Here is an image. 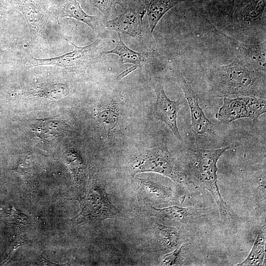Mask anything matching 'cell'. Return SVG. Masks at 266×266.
<instances>
[{
  "label": "cell",
  "instance_id": "cell-1",
  "mask_svg": "<svg viewBox=\"0 0 266 266\" xmlns=\"http://www.w3.org/2000/svg\"><path fill=\"white\" fill-rule=\"evenodd\" d=\"M206 76L209 93L214 97L266 98V72L239 56L228 65L210 66Z\"/></svg>",
  "mask_w": 266,
  "mask_h": 266
},
{
  "label": "cell",
  "instance_id": "cell-2",
  "mask_svg": "<svg viewBox=\"0 0 266 266\" xmlns=\"http://www.w3.org/2000/svg\"><path fill=\"white\" fill-rule=\"evenodd\" d=\"M232 147L227 146L214 149L189 150L187 151L186 174L192 182L204 188L213 199L221 220L232 225L234 214L223 199L217 184V164L220 157Z\"/></svg>",
  "mask_w": 266,
  "mask_h": 266
},
{
  "label": "cell",
  "instance_id": "cell-3",
  "mask_svg": "<svg viewBox=\"0 0 266 266\" xmlns=\"http://www.w3.org/2000/svg\"><path fill=\"white\" fill-rule=\"evenodd\" d=\"M143 172L161 174L187 187L195 185L185 169L176 163L166 146H157L148 150L133 162L132 167V177Z\"/></svg>",
  "mask_w": 266,
  "mask_h": 266
},
{
  "label": "cell",
  "instance_id": "cell-4",
  "mask_svg": "<svg viewBox=\"0 0 266 266\" xmlns=\"http://www.w3.org/2000/svg\"><path fill=\"white\" fill-rule=\"evenodd\" d=\"M67 41L73 45L74 48L73 51L58 57L47 59L30 58L24 62L25 66L28 68L52 66L63 67L71 71H84L96 61L98 57H100L99 48L100 40L99 39L83 47L77 46Z\"/></svg>",
  "mask_w": 266,
  "mask_h": 266
},
{
  "label": "cell",
  "instance_id": "cell-5",
  "mask_svg": "<svg viewBox=\"0 0 266 266\" xmlns=\"http://www.w3.org/2000/svg\"><path fill=\"white\" fill-rule=\"evenodd\" d=\"M81 211L77 222L102 221L119 216L120 212L110 201L105 189L97 181H92L80 201Z\"/></svg>",
  "mask_w": 266,
  "mask_h": 266
},
{
  "label": "cell",
  "instance_id": "cell-6",
  "mask_svg": "<svg viewBox=\"0 0 266 266\" xmlns=\"http://www.w3.org/2000/svg\"><path fill=\"white\" fill-rule=\"evenodd\" d=\"M266 112L265 99L254 97L223 98V103L215 118L220 122L229 124L236 120L248 118L253 121Z\"/></svg>",
  "mask_w": 266,
  "mask_h": 266
},
{
  "label": "cell",
  "instance_id": "cell-7",
  "mask_svg": "<svg viewBox=\"0 0 266 266\" xmlns=\"http://www.w3.org/2000/svg\"><path fill=\"white\" fill-rule=\"evenodd\" d=\"M27 24L31 42L39 47L49 48L46 35L47 16L38 0H17Z\"/></svg>",
  "mask_w": 266,
  "mask_h": 266
},
{
  "label": "cell",
  "instance_id": "cell-8",
  "mask_svg": "<svg viewBox=\"0 0 266 266\" xmlns=\"http://www.w3.org/2000/svg\"><path fill=\"white\" fill-rule=\"evenodd\" d=\"M180 84L190 109L191 127L196 142H200L214 133L213 124L205 115L196 93L182 74Z\"/></svg>",
  "mask_w": 266,
  "mask_h": 266
},
{
  "label": "cell",
  "instance_id": "cell-9",
  "mask_svg": "<svg viewBox=\"0 0 266 266\" xmlns=\"http://www.w3.org/2000/svg\"><path fill=\"white\" fill-rule=\"evenodd\" d=\"M153 86L156 95L154 107V115L157 120H161L171 130L175 137L181 141L177 124L179 110L182 105V101L170 100L166 95L164 88L159 81H155Z\"/></svg>",
  "mask_w": 266,
  "mask_h": 266
},
{
  "label": "cell",
  "instance_id": "cell-10",
  "mask_svg": "<svg viewBox=\"0 0 266 266\" xmlns=\"http://www.w3.org/2000/svg\"><path fill=\"white\" fill-rule=\"evenodd\" d=\"M146 12V10L138 11L129 7L116 18L107 21L104 27L132 37L139 36L142 33V20Z\"/></svg>",
  "mask_w": 266,
  "mask_h": 266
},
{
  "label": "cell",
  "instance_id": "cell-11",
  "mask_svg": "<svg viewBox=\"0 0 266 266\" xmlns=\"http://www.w3.org/2000/svg\"><path fill=\"white\" fill-rule=\"evenodd\" d=\"M216 29V28H215ZM229 41L237 52V56L243 58L257 68L266 72V40L262 43L249 44L241 42L216 30Z\"/></svg>",
  "mask_w": 266,
  "mask_h": 266
},
{
  "label": "cell",
  "instance_id": "cell-12",
  "mask_svg": "<svg viewBox=\"0 0 266 266\" xmlns=\"http://www.w3.org/2000/svg\"><path fill=\"white\" fill-rule=\"evenodd\" d=\"M135 181L140 198L146 201L156 204L178 200V197L170 187L150 180L137 178Z\"/></svg>",
  "mask_w": 266,
  "mask_h": 266
},
{
  "label": "cell",
  "instance_id": "cell-13",
  "mask_svg": "<svg viewBox=\"0 0 266 266\" xmlns=\"http://www.w3.org/2000/svg\"><path fill=\"white\" fill-rule=\"evenodd\" d=\"M60 0L61 2L56 10L58 18L67 17L74 18L85 23L96 33H99L102 29L103 25L99 17L87 14L76 0Z\"/></svg>",
  "mask_w": 266,
  "mask_h": 266
},
{
  "label": "cell",
  "instance_id": "cell-14",
  "mask_svg": "<svg viewBox=\"0 0 266 266\" xmlns=\"http://www.w3.org/2000/svg\"><path fill=\"white\" fill-rule=\"evenodd\" d=\"M266 3V0H250L237 14L238 25L248 29L260 24L265 13Z\"/></svg>",
  "mask_w": 266,
  "mask_h": 266
},
{
  "label": "cell",
  "instance_id": "cell-15",
  "mask_svg": "<svg viewBox=\"0 0 266 266\" xmlns=\"http://www.w3.org/2000/svg\"><path fill=\"white\" fill-rule=\"evenodd\" d=\"M118 36L119 40L115 47L111 50L100 53V57L114 54L119 56L121 64H131L138 66H140L148 61L149 53L138 52L131 49L123 42L119 33Z\"/></svg>",
  "mask_w": 266,
  "mask_h": 266
},
{
  "label": "cell",
  "instance_id": "cell-16",
  "mask_svg": "<svg viewBox=\"0 0 266 266\" xmlns=\"http://www.w3.org/2000/svg\"><path fill=\"white\" fill-rule=\"evenodd\" d=\"M186 0H149L146 13L151 33L154 31L163 16L171 8Z\"/></svg>",
  "mask_w": 266,
  "mask_h": 266
},
{
  "label": "cell",
  "instance_id": "cell-17",
  "mask_svg": "<svg viewBox=\"0 0 266 266\" xmlns=\"http://www.w3.org/2000/svg\"><path fill=\"white\" fill-rule=\"evenodd\" d=\"M149 212L151 216L163 220L168 219L185 221L196 216L197 213V210L193 207H183L176 205L163 208L151 206Z\"/></svg>",
  "mask_w": 266,
  "mask_h": 266
},
{
  "label": "cell",
  "instance_id": "cell-18",
  "mask_svg": "<svg viewBox=\"0 0 266 266\" xmlns=\"http://www.w3.org/2000/svg\"><path fill=\"white\" fill-rule=\"evenodd\" d=\"M266 226L259 231L256 241L247 257L242 262L236 264L238 266H259L263 265L266 250Z\"/></svg>",
  "mask_w": 266,
  "mask_h": 266
},
{
  "label": "cell",
  "instance_id": "cell-19",
  "mask_svg": "<svg viewBox=\"0 0 266 266\" xmlns=\"http://www.w3.org/2000/svg\"><path fill=\"white\" fill-rule=\"evenodd\" d=\"M154 231L158 241L165 248H174L181 243L180 233L176 228L166 226L157 222L154 225Z\"/></svg>",
  "mask_w": 266,
  "mask_h": 266
},
{
  "label": "cell",
  "instance_id": "cell-20",
  "mask_svg": "<svg viewBox=\"0 0 266 266\" xmlns=\"http://www.w3.org/2000/svg\"><path fill=\"white\" fill-rule=\"evenodd\" d=\"M32 92L49 99L58 100L66 96L69 93V88L63 83L41 84L35 87Z\"/></svg>",
  "mask_w": 266,
  "mask_h": 266
},
{
  "label": "cell",
  "instance_id": "cell-21",
  "mask_svg": "<svg viewBox=\"0 0 266 266\" xmlns=\"http://www.w3.org/2000/svg\"><path fill=\"white\" fill-rule=\"evenodd\" d=\"M64 160L75 181L77 183H81L84 177L85 167L80 155L74 151L68 150L64 155Z\"/></svg>",
  "mask_w": 266,
  "mask_h": 266
},
{
  "label": "cell",
  "instance_id": "cell-22",
  "mask_svg": "<svg viewBox=\"0 0 266 266\" xmlns=\"http://www.w3.org/2000/svg\"><path fill=\"white\" fill-rule=\"evenodd\" d=\"M92 5L99 9L105 16L109 15L116 10L117 4L122 5L125 0H90Z\"/></svg>",
  "mask_w": 266,
  "mask_h": 266
},
{
  "label": "cell",
  "instance_id": "cell-23",
  "mask_svg": "<svg viewBox=\"0 0 266 266\" xmlns=\"http://www.w3.org/2000/svg\"><path fill=\"white\" fill-rule=\"evenodd\" d=\"M100 122L109 130L115 126L117 123V114L111 110H105L100 113L98 117Z\"/></svg>",
  "mask_w": 266,
  "mask_h": 266
},
{
  "label": "cell",
  "instance_id": "cell-24",
  "mask_svg": "<svg viewBox=\"0 0 266 266\" xmlns=\"http://www.w3.org/2000/svg\"><path fill=\"white\" fill-rule=\"evenodd\" d=\"M183 247V246H181L172 252L165 255L162 260L163 265L170 266L177 264L180 258Z\"/></svg>",
  "mask_w": 266,
  "mask_h": 266
},
{
  "label": "cell",
  "instance_id": "cell-25",
  "mask_svg": "<svg viewBox=\"0 0 266 266\" xmlns=\"http://www.w3.org/2000/svg\"><path fill=\"white\" fill-rule=\"evenodd\" d=\"M225 5L226 11L229 14V16H233V5L235 0H225Z\"/></svg>",
  "mask_w": 266,
  "mask_h": 266
},
{
  "label": "cell",
  "instance_id": "cell-26",
  "mask_svg": "<svg viewBox=\"0 0 266 266\" xmlns=\"http://www.w3.org/2000/svg\"><path fill=\"white\" fill-rule=\"evenodd\" d=\"M138 66L136 65H134L133 66H132L125 70H124L123 72H122L121 73H120L119 75L117 76V79L118 80H121L123 78H124L125 76H126L127 75H128L129 73L132 72V71L135 70L137 68Z\"/></svg>",
  "mask_w": 266,
  "mask_h": 266
},
{
  "label": "cell",
  "instance_id": "cell-27",
  "mask_svg": "<svg viewBox=\"0 0 266 266\" xmlns=\"http://www.w3.org/2000/svg\"><path fill=\"white\" fill-rule=\"evenodd\" d=\"M7 10V7L4 3L0 1V16L5 13Z\"/></svg>",
  "mask_w": 266,
  "mask_h": 266
}]
</instances>
